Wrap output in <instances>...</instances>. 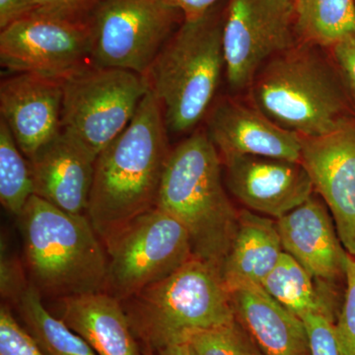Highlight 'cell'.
<instances>
[{"label": "cell", "mask_w": 355, "mask_h": 355, "mask_svg": "<svg viewBox=\"0 0 355 355\" xmlns=\"http://www.w3.org/2000/svg\"><path fill=\"white\" fill-rule=\"evenodd\" d=\"M167 141L162 106L149 90L130 125L96 158L87 216L104 244L157 205Z\"/></svg>", "instance_id": "1"}, {"label": "cell", "mask_w": 355, "mask_h": 355, "mask_svg": "<svg viewBox=\"0 0 355 355\" xmlns=\"http://www.w3.org/2000/svg\"><path fill=\"white\" fill-rule=\"evenodd\" d=\"M156 207L188 230L193 257L221 272L239 211L224 189L220 154L207 133L191 135L171 150Z\"/></svg>", "instance_id": "2"}, {"label": "cell", "mask_w": 355, "mask_h": 355, "mask_svg": "<svg viewBox=\"0 0 355 355\" xmlns=\"http://www.w3.org/2000/svg\"><path fill=\"white\" fill-rule=\"evenodd\" d=\"M33 286L57 299L106 291L108 253L87 216L33 195L18 216Z\"/></svg>", "instance_id": "3"}, {"label": "cell", "mask_w": 355, "mask_h": 355, "mask_svg": "<svg viewBox=\"0 0 355 355\" xmlns=\"http://www.w3.org/2000/svg\"><path fill=\"white\" fill-rule=\"evenodd\" d=\"M123 305L137 340L154 352L236 319L220 270L196 257Z\"/></svg>", "instance_id": "4"}, {"label": "cell", "mask_w": 355, "mask_h": 355, "mask_svg": "<svg viewBox=\"0 0 355 355\" xmlns=\"http://www.w3.org/2000/svg\"><path fill=\"white\" fill-rule=\"evenodd\" d=\"M223 24L216 6L198 19L184 20L144 76L172 132L193 130L214 100L225 67Z\"/></svg>", "instance_id": "5"}, {"label": "cell", "mask_w": 355, "mask_h": 355, "mask_svg": "<svg viewBox=\"0 0 355 355\" xmlns=\"http://www.w3.org/2000/svg\"><path fill=\"white\" fill-rule=\"evenodd\" d=\"M252 85L261 113L300 137L328 135L350 121L336 74L312 51L292 48L280 53Z\"/></svg>", "instance_id": "6"}, {"label": "cell", "mask_w": 355, "mask_h": 355, "mask_svg": "<svg viewBox=\"0 0 355 355\" xmlns=\"http://www.w3.org/2000/svg\"><path fill=\"white\" fill-rule=\"evenodd\" d=\"M148 91L141 74L90 65L64 80L62 130L97 157L130 125Z\"/></svg>", "instance_id": "7"}, {"label": "cell", "mask_w": 355, "mask_h": 355, "mask_svg": "<svg viewBox=\"0 0 355 355\" xmlns=\"http://www.w3.org/2000/svg\"><path fill=\"white\" fill-rule=\"evenodd\" d=\"M105 246L108 253L105 291L121 302L193 258L188 230L157 207L133 219Z\"/></svg>", "instance_id": "8"}, {"label": "cell", "mask_w": 355, "mask_h": 355, "mask_svg": "<svg viewBox=\"0 0 355 355\" xmlns=\"http://www.w3.org/2000/svg\"><path fill=\"white\" fill-rule=\"evenodd\" d=\"M180 13L166 0H102L88 21L92 65L146 76Z\"/></svg>", "instance_id": "9"}, {"label": "cell", "mask_w": 355, "mask_h": 355, "mask_svg": "<svg viewBox=\"0 0 355 355\" xmlns=\"http://www.w3.org/2000/svg\"><path fill=\"white\" fill-rule=\"evenodd\" d=\"M295 0H229L224 60L231 88L252 85L268 58L294 48Z\"/></svg>", "instance_id": "10"}, {"label": "cell", "mask_w": 355, "mask_h": 355, "mask_svg": "<svg viewBox=\"0 0 355 355\" xmlns=\"http://www.w3.org/2000/svg\"><path fill=\"white\" fill-rule=\"evenodd\" d=\"M0 62L16 73L64 79L92 65L89 23L27 15L0 33Z\"/></svg>", "instance_id": "11"}, {"label": "cell", "mask_w": 355, "mask_h": 355, "mask_svg": "<svg viewBox=\"0 0 355 355\" xmlns=\"http://www.w3.org/2000/svg\"><path fill=\"white\" fill-rule=\"evenodd\" d=\"M300 163L330 209L343 248L355 257V123L302 137Z\"/></svg>", "instance_id": "12"}, {"label": "cell", "mask_w": 355, "mask_h": 355, "mask_svg": "<svg viewBox=\"0 0 355 355\" xmlns=\"http://www.w3.org/2000/svg\"><path fill=\"white\" fill-rule=\"evenodd\" d=\"M64 79L18 73L0 84V113L28 160L62 130Z\"/></svg>", "instance_id": "13"}, {"label": "cell", "mask_w": 355, "mask_h": 355, "mask_svg": "<svg viewBox=\"0 0 355 355\" xmlns=\"http://www.w3.org/2000/svg\"><path fill=\"white\" fill-rule=\"evenodd\" d=\"M227 186L248 210L279 219L312 197L314 187L300 162L260 156L224 158Z\"/></svg>", "instance_id": "14"}, {"label": "cell", "mask_w": 355, "mask_h": 355, "mask_svg": "<svg viewBox=\"0 0 355 355\" xmlns=\"http://www.w3.org/2000/svg\"><path fill=\"white\" fill-rule=\"evenodd\" d=\"M96 156L62 132L30 159L34 195L74 216H87Z\"/></svg>", "instance_id": "15"}, {"label": "cell", "mask_w": 355, "mask_h": 355, "mask_svg": "<svg viewBox=\"0 0 355 355\" xmlns=\"http://www.w3.org/2000/svg\"><path fill=\"white\" fill-rule=\"evenodd\" d=\"M209 137L222 157L260 156L300 162L302 137L261 113L223 102L210 118Z\"/></svg>", "instance_id": "16"}, {"label": "cell", "mask_w": 355, "mask_h": 355, "mask_svg": "<svg viewBox=\"0 0 355 355\" xmlns=\"http://www.w3.org/2000/svg\"><path fill=\"white\" fill-rule=\"evenodd\" d=\"M324 203L313 197L277 219L282 248L321 282L345 277L347 252Z\"/></svg>", "instance_id": "17"}, {"label": "cell", "mask_w": 355, "mask_h": 355, "mask_svg": "<svg viewBox=\"0 0 355 355\" xmlns=\"http://www.w3.org/2000/svg\"><path fill=\"white\" fill-rule=\"evenodd\" d=\"M237 321L246 329L265 355H312L307 327L260 284L231 289Z\"/></svg>", "instance_id": "18"}, {"label": "cell", "mask_w": 355, "mask_h": 355, "mask_svg": "<svg viewBox=\"0 0 355 355\" xmlns=\"http://www.w3.org/2000/svg\"><path fill=\"white\" fill-rule=\"evenodd\" d=\"M58 300V317L97 355H144L123 302L108 292Z\"/></svg>", "instance_id": "19"}, {"label": "cell", "mask_w": 355, "mask_h": 355, "mask_svg": "<svg viewBox=\"0 0 355 355\" xmlns=\"http://www.w3.org/2000/svg\"><path fill=\"white\" fill-rule=\"evenodd\" d=\"M277 221L251 210L239 211L232 242L221 266L229 289L263 284L284 254Z\"/></svg>", "instance_id": "20"}, {"label": "cell", "mask_w": 355, "mask_h": 355, "mask_svg": "<svg viewBox=\"0 0 355 355\" xmlns=\"http://www.w3.org/2000/svg\"><path fill=\"white\" fill-rule=\"evenodd\" d=\"M313 277L291 254L284 252L261 286L286 309L303 319L321 315L336 322V303L330 288L322 291Z\"/></svg>", "instance_id": "21"}, {"label": "cell", "mask_w": 355, "mask_h": 355, "mask_svg": "<svg viewBox=\"0 0 355 355\" xmlns=\"http://www.w3.org/2000/svg\"><path fill=\"white\" fill-rule=\"evenodd\" d=\"M21 320L44 355H97L85 340L51 314L42 294L29 284L15 303Z\"/></svg>", "instance_id": "22"}, {"label": "cell", "mask_w": 355, "mask_h": 355, "mask_svg": "<svg viewBox=\"0 0 355 355\" xmlns=\"http://www.w3.org/2000/svg\"><path fill=\"white\" fill-rule=\"evenodd\" d=\"M296 31L306 42L333 46L355 37L354 0H295Z\"/></svg>", "instance_id": "23"}, {"label": "cell", "mask_w": 355, "mask_h": 355, "mask_svg": "<svg viewBox=\"0 0 355 355\" xmlns=\"http://www.w3.org/2000/svg\"><path fill=\"white\" fill-rule=\"evenodd\" d=\"M23 155L6 121L0 118V202L17 217L34 195L31 166Z\"/></svg>", "instance_id": "24"}, {"label": "cell", "mask_w": 355, "mask_h": 355, "mask_svg": "<svg viewBox=\"0 0 355 355\" xmlns=\"http://www.w3.org/2000/svg\"><path fill=\"white\" fill-rule=\"evenodd\" d=\"M191 355H265L237 319L196 331L186 340Z\"/></svg>", "instance_id": "25"}, {"label": "cell", "mask_w": 355, "mask_h": 355, "mask_svg": "<svg viewBox=\"0 0 355 355\" xmlns=\"http://www.w3.org/2000/svg\"><path fill=\"white\" fill-rule=\"evenodd\" d=\"M345 301L336 317L335 330L343 355H355V257L349 253L345 258Z\"/></svg>", "instance_id": "26"}, {"label": "cell", "mask_w": 355, "mask_h": 355, "mask_svg": "<svg viewBox=\"0 0 355 355\" xmlns=\"http://www.w3.org/2000/svg\"><path fill=\"white\" fill-rule=\"evenodd\" d=\"M0 355H44L6 303L0 307Z\"/></svg>", "instance_id": "27"}, {"label": "cell", "mask_w": 355, "mask_h": 355, "mask_svg": "<svg viewBox=\"0 0 355 355\" xmlns=\"http://www.w3.org/2000/svg\"><path fill=\"white\" fill-rule=\"evenodd\" d=\"M102 0H33L28 15L87 23ZM27 16V15H26Z\"/></svg>", "instance_id": "28"}, {"label": "cell", "mask_w": 355, "mask_h": 355, "mask_svg": "<svg viewBox=\"0 0 355 355\" xmlns=\"http://www.w3.org/2000/svg\"><path fill=\"white\" fill-rule=\"evenodd\" d=\"M310 338L312 355H343L335 330V322L321 315L303 318Z\"/></svg>", "instance_id": "29"}, {"label": "cell", "mask_w": 355, "mask_h": 355, "mask_svg": "<svg viewBox=\"0 0 355 355\" xmlns=\"http://www.w3.org/2000/svg\"><path fill=\"white\" fill-rule=\"evenodd\" d=\"M1 248L0 291L2 297L6 300H10L15 304L29 284L26 282L22 268L18 261L6 254L3 246Z\"/></svg>", "instance_id": "30"}, {"label": "cell", "mask_w": 355, "mask_h": 355, "mask_svg": "<svg viewBox=\"0 0 355 355\" xmlns=\"http://www.w3.org/2000/svg\"><path fill=\"white\" fill-rule=\"evenodd\" d=\"M331 48L336 64L355 100V37L343 39Z\"/></svg>", "instance_id": "31"}, {"label": "cell", "mask_w": 355, "mask_h": 355, "mask_svg": "<svg viewBox=\"0 0 355 355\" xmlns=\"http://www.w3.org/2000/svg\"><path fill=\"white\" fill-rule=\"evenodd\" d=\"M33 0H0V28L4 29L28 15Z\"/></svg>", "instance_id": "32"}, {"label": "cell", "mask_w": 355, "mask_h": 355, "mask_svg": "<svg viewBox=\"0 0 355 355\" xmlns=\"http://www.w3.org/2000/svg\"><path fill=\"white\" fill-rule=\"evenodd\" d=\"M184 15V20H195L209 12L220 0H166Z\"/></svg>", "instance_id": "33"}, {"label": "cell", "mask_w": 355, "mask_h": 355, "mask_svg": "<svg viewBox=\"0 0 355 355\" xmlns=\"http://www.w3.org/2000/svg\"><path fill=\"white\" fill-rule=\"evenodd\" d=\"M158 355H191L186 343H173L157 350Z\"/></svg>", "instance_id": "34"}, {"label": "cell", "mask_w": 355, "mask_h": 355, "mask_svg": "<svg viewBox=\"0 0 355 355\" xmlns=\"http://www.w3.org/2000/svg\"><path fill=\"white\" fill-rule=\"evenodd\" d=\"M142 352L144 355H155V352L149 347H142Z\"/></svg>", "instance_id": "35"}]
</instances>
